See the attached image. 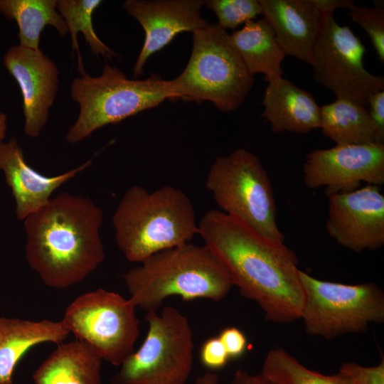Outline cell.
Wrapping results in <instances>:
<instances>
[{"mask_svg": "<svg viewBox=\"0 0 384 384\" xmlns=\"http://www.w3.org/2000/svg\"><path fill=\"white\" fill-rule=\"evenodd\" d=\"M192 34L188 62L171 80L174 101H209L222 112L235 110L252 88L253 75L218 23H208Z\"/></svg>", "mask_w": 384, "mask_h": 384, "instance_id": "obj_6", "label": "cell"}, {"mask_svg": "<svg viewBox=\"0 0 384 384\" xmlns=\"http://www.w3.org/2000/svg\"><path fill=\"white\" fill-rule=\"evenodd\" d=\"M329 197L328 234L356 252L384 245V196L379 186L368 184Z\"/></svg>", "mask_w": 384, "mask_h": 384, "instance_id": "obj_13", "label": "cell"}, {"mask_svg": "<svg viewBox=\"0 0 384 384\" xmlns=\"http://www.w3.org/2000/svg\"><path fill=\"white\" fill-rule=\"evenodd\" d=\"M103 213L87 197L61 193L23 220L26 257L43 282L64 289L84 280L105 260Z\"/></svg>", "mask_w": 384, "mask_h": 384, "instance_id": "obj_2", "label": "cell"}, {"mask_svg": "<svg viewBox=\"0 0 384 384\" xmlns=\"http://www.w3.org/2000/svg\"><path fill=\"white\" fill-rule=\"evenodd\" d=\"M198 234L227 270L233 286L255 302L265 318L286 324L300 319L304 297L296 254L218 210L201 218Z\"/></svg>", "mask_w": 384, "mask_h": 384, "instance_id": "obj_1", "label": "cell"}, {"mask_svg": "<svg viewBox=\"0 0 384 384\" xmlns=\"http://www.w3.org/2000/svg\"><path fill=\"white\" fill-rule=\"evenodd\" d=\"M366 52L349 27L339 25L333 16L324 18L310 64L315 80L337 98L366 107L371 95L384 90L383 76L365 68Z\"/></svg>", "mask_w": 384, "mask_h": 384, "instance_id": "obj_11", "label": "cell"}, {"mask_svg": "<svg viewBox=\"0 0 384 384\" xmlns=\"http://www.w3.org/2000/svg\"><path fill=\"white\" fill-rule=\"evenodd\" d=\"M230 358H239L245 352L247 341L245 335L236 327H227L218 336Z\"/></svg>", "mask_w": 384, "mask_h": 384, "instance_id": "obj_31", "label": "cell"}, {"mask_svg": "<svg viewBox=\"0 0 384 384\" xmlns=\"http://www.w3.org/2000/svg\"><path fill=\"white\" fill-rule=\"evenodd\" d=\"M102 358L87 343H59L33 374L35 384H102Z\"/></svg>", "mask_w": 384, "mask_h": 384, "instance_id": "obj_20", "label": "cell"}, {"mask_svg": "<svg viewBox=\"0 0 384 384\" xmlns=\"http://www.w3.org/2000/svg\"><path fill=\"white\" fill-rule=\"evenodd\" d=\"M366 31L380 61H384V9L380 4L373 8L354 4L347 14Z\"/></svg>", "mask_w": 384, "mask_h": 384, "instance_id": "obj_27", "label": "cell"}, {"mask_svg": "<svg viewBox=\"0 0 384 384\" xmlns=\"http://www.w3.org/2000/svg\"><path fill=\"white\" fill-rule=\"evenodd\" d=\"M92 159L63 174L46 176L31 167L16 139L0 142V170L4 174L16 202V214L20 220L38 210L63 184L87 169Z\"/></svg>", "mask_w": 384, "mask_h": 384, "instance_id": "obj_16", "label": "cell"}, {"mask_svg": "<svg viewBox=\"0 0 384 384\" xmlns=\"http://www.w3.org/2000/svg\"><path fill=\"white\" fill-rule=\"evenodd\" d=\"M311 4L324 18L333 16L334 11L338 9H350L356 4L352 0H309Z\"/></svg>", "mask_w": 384, "mask_h": 384, "instance_id": "obj_32", "label": "cell"}, {"mask_svg": "<svg viewBox=\"0 0 384 384\" xmlns=\"http://www.w3.org/2000/svg\"><path fill=\"white\" fill-rule=\"evenodd\" d=\"M58 0H0V13L15 20L18 27L19 46L40 50L41 33L47 26L54 27L60 37L69 32L57 9Z\"/></svg>", "mask_w": 384, "mask_h": 384, "instance_id": "obj_22", "label": "cell"}, {"mask_svg": "<svg viewBox=\"0 0 384 384\" xmlns=\"http://www.w3.org/2000/svg\"><path fill=\"white\" fill-rule=\"evenodd\" d=\"M71 84L70 96L80 105L75 122L65 140L76 144L97 129L155 107L166 100H174L171 80L152 74L144 80L128 79L119 68L106 64L100 76L85 70Z\"/></svg>", "mask_w": 384, "mask_h": 384, "instance_id": "obj_5", "label": "cell"}, {"mask_svg": "<svg viewBox=\"0 0 384 384\" xmlns=\"http://www.w3.org/2000/svg\"><path fill=\"white\" fill-rule=\"evenodd\" d=\"M136 307L130 299L97 289L76 297L66 308L61 322L102 360L119 366L134 351L139 334Z\"/></svg>", "mask_w": 384, "mask_h": 384, "instance_id": "obj_10", "label": "cell"}, {"mask_svg": "<svg viewBox=\"0 0 384 384\" xmlns=\"http://www.w3.org/2000/svg\"><path fill=\"white\" fill-rule=\"evenodd\" d=\"M298 273L304 297L300 319L307 334L329 339L383 322L384 294L375 284H344Z\"/></svg>", "mask_w": 384, "mask_h": 384, "instance_id": "obj_9", "label": "cell"}, {"mask_svg": "<svg viewBox=\"0 0 384 384\" xmlns=\"http://www.w3.org/2000/svg\"><path fill=\"white\" fill-rule=\"evenodd\" d=\"M219 378L217 374L212 372H206L199 376L195 384H218Z\"/></svg>", "mask_w": 384, "mask_h": 384, "instance_id": "obj_34", "label": "cell"}, {"mask_svg": "<svg viewBox=\"0 0 384 384\" xmlns=\"http://www.w3.org/2000/svg\"><path fill=\"white\" fill-rule=\"evenodd\" d=\"M230 384H278L265 376L262 373L251 374L238 368L233 374Z\"/></svg>", "mask_w": 384, "mask_h": 384, "instance_id": "obj_33", "label": "cell"}, {"mask_svg": "<svg viewBox=\"0 0 384 384\" xmlns=\"http://www.w3.org/2000/svg\"><path fill=\"white\" fill-rule=\"evenodd\" d=\"M147 334L139 348L119 366L110 384H184L192 370L193 333L176 309L146 311Z\"/></svg>", "mask_w": 384, "mask_h": 384, "instance_id": "obj_8", "label": "cell"}, {"mask_svg": "<svg viewBox=\"0 0 384 384\" xmlns=\"http://www.w3.org/2000/svg\"><path fill=\"white\" fill-rule=\"evenodd\" d=\"M206 9L214 12L222 28H235L262 15L259 0H206Z\"/></svg>", "mask_w": 384, "mask_h": 384, "instance_id": "obj_26", "label": "cell"}, {"mask_svg": "<svg viewBox=\"0 0 384 384\" xmlns=\"http://www.w3.org/2000/svg\"><path fill=\"white\" fill-rule=\"evenodd\" d=\"M202 0H127L126 11L142 26L145 38L142 48L133 68L137 79L144 74V66L149 57L167 46L182 32L193 33L208 22L201 16Z\"/></svg>", "mask_w": 384, "mask_h": 384, "instance_id": "obj_15", "label": "cell"}, {"mask_svg": "<svg viewBox=\"0 0 384 384\" xmlns=\"http://www.w3.org/2000/svg\"><path fill=\"white\" fill-rule=\"evenodd\" d=\"M369 114L374 130L375 143L384 145V90L370 97L368 100Z\"/></svg>", "mask_w": 384, "mask_h": 384, "instance_id": "obj_30", "label": "cell"}, {"mask_svg": "<svg viewBox=\"0 0 384 384\" xmlns=\"http://www.w3.org/2000/svg\"><path fill=\"white\" fill-rule=\"evenodd\" d=\"M206 187L222 212L267 238L284 242L276 222L272 184L256 155L240 148L218 157L209 169Z\"/></svg>", "mask_w": 384, "mask_h": 384, "instance_id": "obj_7", "label": "cell"}, {"mask_svg": "<svg viewBox=\"0 0 384 384\" xmlns=\"http://www.w3.org/2000/svg\"><path fill=\"white\" fill-rule=\"evenodd\" d=\"M338 373L346 377L352 384H384V358L378 365L371 367L353 362L341 365Z\"/></svg>", "mask_w": 384, "mask_h": 384, "instance_id": "obj_28", "label": "cell"}, {"mask_svg": "<svg viewBox=\"0 0 384 384\" xmlns=\"http://www.w3.org/2000/svg\"><path fill=\"white\" fill-rule=\"evenodd\" d=\"M261 373L278 384H352L340 373L324 375L306 368L280 348L267 353Z\"/></svg>", "mask_w": 384, "mask_h": 384, "instance_id": "obj_25", "label": "cell"}, {"mask_svg": "<svg viewBox=\"0 0 384 384\" xmlns=\"http://www.w3.org/2000/svg\"><path fill=\"white\" fill-rule=\"evenodd\" d=\"M7 130V117L3 112H0V142L6 137Z\"/></svg>", "mask_w": 384, "mask_h": 384, "instance_id": "obj_35", "label": "cell"}, {"mask_svg": "<svg viewBox=\"0 0 384 384\" xmlns=\"http://www.w3.org/2000/svg\"><path fill=\"white\" fill-rule=\"evenodd\" d=\"M202 364L209 369H220L224 367L230 357L218 336L207 339L200 351Z\"/></svg>", "mask_w": 384, "mask_h": 384, "instance_id": "obj_29", "label": "cell"}, {"mask_svg": "<svg viewBox=\"0 0 384 384\" xmlns=\"http://www.w3.org/2000/svg\"><path fill=\"white\" fill-rule=\"evenodd\" d=\"M8 72L17 82L23 97V131L38 137L48 122L58 87V69L41 50L10 47L4 57Z\"/></svg>", "mask_w": 384, "mask_h": 384, "instance_id": "obj_14", "label": "cell"}, {"mask_svg": "<svg viewBox=\"0 0 384 384\" xmlns=\"http://www.w3.org/2000/svg\"><path fill=\"white\" fill-rule=\"evenodd\" d=\"M230 40L252 75L262 73L267 82L282 77L285 55L265 18L248 21L230 35Z\"/></svg>", "mask_w": 384, "mask_h": 384, "instance_id": "obj_21", "label": "cell"}, {"mask_svg": "<svg viewBox=\"0 0 384 384\" xmlns=\"http://www.w3.org/2000/svg\"><path fill=\"white\" fill-rule=\"evenodd\" d=\"M262 16L286 55L311 64L323 18L309 0H259Z\"/></svg>", "mask_w": 384, "mask_h": 384, "instance_id": "obj_17", "label": "cell"}, {"mask_svg": "<svg viewBox=\"0 0 384 384\" xmlns=\"http://www.w3.org/2000/svg\"><path fill=\"white\" fill-rule=\"evenodd\" d=\"M137 307L156 311L169 297L222 300L233 286L222 263L205 245L186 242L156 252L124 276Z\"/></svg>", "mask_w": 384, "mask_h": 384, "instance_id": "obj_4", "label": "cell"}, {"mask_svg": "<svg viewBox=\"0 0 384 384\" xmlns=\"http://www.w3.org/2000/svg\"><path fill=\"white\" fill-rule=\"evenodd\" d=\"M117 246L131 262L186 242L198 234L192 202L181 189L163 186L151 192L134 185L112 216Z\"/></svg>", "mask_w": 384, "mask_h": 384, "instance_id": "obj_3", "label": "cell"}, {"mask_svg": "<svg viewBox=\"0 0 384 384\" xmlns=\"http://www.w3.org/2000/svg\"><path fill=\"white\" fill-rule=\"evenodd\" d=\"M307 188L326 187V194L350 192L361 183H384V145L375 143L336 145L309 152L303 166Z\"/></svg>", "mask_w": 384, "mask_h": 384, "instance_id": "obj_12", "label": "cell"}, {"mask_svg": "<svg viewBox=\"0 0 384 384\" xmlns=\"http://www.w3.org/2000/svg\"><path fill=\"white\" fill-rule=\"evenodd\" d=\"M267 82L262 117L269 122L272 132L302 134L319 128L320 107L310 92L283 77Z\"/></svg>", "mask_w": 384, "mask_h": 384, "instance_id": "obj_18", "label": "cell"}, {"mask_svg": "<svg viewBox=\"0 0 384 384\" xmlns=\"http://www.w3.org/2000/svg\"><path fill=\"white\" fill-rule=\"evenodd\" d=\"M102 2L100 0H58L57 2V9L65 21L71 36L73 50L77 51L79 72L85 69L77 38L78 32L84 35L94 55L108 59L118 56L99 38L93 28L92 16Z\"/></svg>", "mask_w": 384, "mask_h": 384, "instance_id": "obj_24", "label": "cell"}, {"mask_svg": "<svg viewBox=\"0 0 384 384\" xmlns=\"http://www.w3.org/2000/svg\"><path fill=\"white\" fill-rule=\"evenodd\" d=\"M319 128L336 145L375 143L368 110L348 100L337 98L320 107Z\"/></svg>", "mask_w": 384, "mask_h": 384, "instance_id": "obj_23", "label": "cell"}, {"mask_svg": "<svg viewBox=\"0 0 384 384\" xmlns=\"http://www.w3.org/2000/svg\"><path fill=\"white\" fill-rule=\"evenodd\" d=\"M70 334L61 321L0 317V384H12L14 369L32 347L61 343Z\"/></svg>", "mask_w": 384, "mask_h": 384, "instance_id": "obj_19", "label": "cell"}]
</instances>
